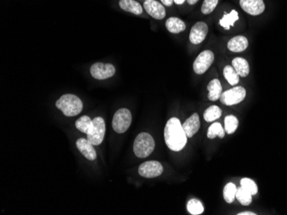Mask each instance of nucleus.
<instances>
[{"mask_svg": "<svg viewBox=\"0 0 287 215\" xmlns=\"http://www.w3.org/2000/svg\"><path fill=\"white\" fill-rule=\"evenodd\" d=\"M186 0H174V2H175L176 4H182V3H184Z\"/></svg>", "mask_w": 287, "mask_h": 215, "instance_id": "nucleus-34", "label": "nucleus"}, {"mask_svg": "<svg viewBox=\"0 0 287 215\" xmlns=\"http://www.w3.org/2000/svg\"><path fill=\"white\" fill-rule=\"evenodd\" d=\"M144 8L153 18L161 20L166 16L165 8L162 3L156 0H146L144 3Z\"/></svg>", "mask_w": 287, "mask_h": 215, "instance_id": "nucleus-12", "label": "nucleus"}, {"mask_svg": "<svg viewBox=\"0 0 287 215\" xmlns=\"http://www.w3.org/2000/svg\"><path fill=\"white\" fill-rule=\"evenodd\" d=\"M187 3L191 4V5H193V4H195L199 0H187Z\"/></svg>", "mask_w": 287, "mask_h": 215, "instance_id": "nucleus-33", "label": "nucleus"}, {"mask_svg": "<svg viewBox=\"0 0 287 215\" xmlns=\"http://www.w3.org/2000/svg\"><path fill=\"white\" fill-rule=\"evenodd\" d=\"M208 33V27L207 24L204 22H198L191 28L190 35H189V41L191 43L198 45L205 41L206 35Z\"/></svg>", "mask_w": 287, "mask_h": 215, "instance_id": "nucleus-11", "label": "nucleus"}, {"mask_svg": "<svg viewBox=\"0 0 287 215\" xmlns=\"http://www.w3.org/2000/svg\"><path fill=\"white\" fill-rule=\"evenodd\" d=\"M161 1L166 6H171L173 3H174V0H161Z\"/></svg>", "mask_w": 287, "mask_h": 215, "instance_id": "nucleus-31", "label": "nucleus"}, {"mask_svg": "<svg viewBox=\"0 0 287 215\" xmlns=\"http://www.w3.org/2000/svg\"><path fill=\"white\" fill-rule=\"evenodd\" d=\"M76 128L85 134H89L93 126V121L88 116H83L75 122Z\"/></svg>", "mask_w": 287, "mask_h": 215, "instance_id": "nucleus-21", "label": "nucleus"}, {"mask_svg": "<svg viewBox=\"0 0 287 215\" xmlns=\"http://www.w3.org/2000/svg\"><path fill=\"white\" fill-rule=\"evenodd\" d=\"M163 172V166L161 163L156 160H150L144 162L139 167V174L145 178H153L159 177Z\"/></svg>", "mask_w": 287, "mask_h": 215, "instance_id": "nucleus-8", "label": "nucleus"}, {"mask_svg": "<svg viewBox=\"0 0 287 215\" xmlns=\"http://www.w3.org/2000/svg\"><path fill=\"white\" fill-rule=\"evenodd\" d=\"M227 47L229 50L233 53H242L249 47V41L245 36L238 35L230 40Z\"/></svg>", "mask_w": 287, "mask_h": 215, "instance_id": "nucleus-15", "label": "nucleus"}, {"mask_svg": "<svg viewBox=\"0 0 287 215\" xmlns=\"http://www.w3.org/2000/svg\"><path fill=\"white\" fill-rule=\"evenodd\" d=\"M219 3V0H204L201 6V12L204 15H208L212 13Z\"/></svg>", "mask_w": 287, "mask_h": 215, "instance_id": "nucleus-30", "label": "nucleus"}, {"mask_svg": "<svg viewBox=\"0 0 287 215\" xmlns=\"http://www.w3.org/2000/svg\"><path fill=\"white\" fill-rule=\"evenodd\" d=\"M238 119L233 115H229L225 119V131L227 134L231 135L235 133L238 127Z\"/></svg>", "mask_w": 287, "mask_h": 215, "instance_id": "nucleus-27", "label": "nucleus"}, {"mask_svg": "<svg viewBox=\"0 0 287 215\" xmlns=\"http://www.w3.org/2000/svg\"><path fill=\"white\" fill-rule=\"evenodd\" d=\"M166 28L172 34H179L186 29L185 22L178 17H169L165 23Z\"/></svg>", "mask_w": 287, "mask_h": 215, "instance_id": "nucleus-18", "label": "nucleus"}, {"mask_svg": "<svg viewBox=\"0 0 287 215\" xmlns=\"http://www.w3.org/2000/svg\"><path fill=\"white\" fill-rule=\"evenodd\" d=\"M238 18L239 16L237 10L232 9L230 13H225V15L219 20V24L226 30H229L231 26H234L235 22H237Z\"/></svg>", "mask_w": 287, "mask_h": 215, "instance_id": "nucleus-20", "label": "nucleus"}, {"mask_svg": "<svg viewBox=\"0 0 287 215\" xmlns=\"http://www.w3.org/2000/svg\"><path fill=\"white\" fill-rule=\"evenodd\" d=\"M240 184L241 187L244 188L245 190H248L249 192L252 194V196H256L258 192V187L255 183V181L250 178H244L241 179Z\"/></svg>", "mask_w": 287, "mask_h": 215, "instance_id": "nucleus-29", "label": "nucleus"}, {"mask_svg": "<svg viewBox=\"0 0 287 215\" xmlns=\"http://www.w3.org/2000/svg\"><path fill=\"white\" fill-rule=\"evenodd\" d=\"M187 209L191 215H199L204 212V207L199 200L191 199L187 204Z\"/></svg>", "mask_w": 287, "mask_h": 215, "instance_id": "nucleus-28", "label": "nucleus"}, {"mask_svg": "<svg viewBox=\"0 0 287 215\" xmlns=\"http://www.w3.org/2000/svg\"><path fill=\"white\" fill-rule=\"evenodd\" d=\"M164 140L169 149L175 152L181 151L186 146L187 135L177 118H171L167 122L164 129Z\"/></svg>", "mask_w": 287, "mask_h": 215, "instance_id": "nucleus-1", "label": "nucleus"}, {"mask_svg": "<svg viewBox=\"0 0 287 215\" xmlns=\"http://www.w3.org/2000/svg\"><path fill=\"white\" fill-rule=\"evenodd\" d=\"M56 107L66 117H74L82 112L81 100L74 94H64L56 101Z\"/></svg>", "mask_w": 287, "mask_h": 215, "instance_id": "nucleus-2", "label": "nucleus"}, {"mask_svg": "<svg viewBox=\"0 0 287 215\" xmlns=\"http://www.w3.org/2000/svg\"><path fill=\"white\" fill-rule=\"evenodd\" d=\"M246 97V89L243 87H235L222 93L220 101L225 106H233L239 104Z\"/></svg>", "mask_w": 287, "mask_h": 215, "instance_id": "nucleus-6", "label": "nucleus"}, {"mask_svg": "<svg viewBox=\"0 0 287 215\" xmlns=\"http://www.w3.org/2000/svg\"><path fill=\"white\" fill-rule=\"evenodd\" d=\"M91 74L95 79L105 80L116 74V68L111 64L96 63L91 66Z\"/></svg>", "mask_w": 287, "mask_h": 215, "instance_id": "nucleus-9", "label": "nucleus"}, {"mask_svg": "<svg viewBox=\"0 0 287 215\" xmlns=\"http://www.w3.org/2000/svg\"><path fill=\"white\" fill-rule=\"evenodd\" d=\"M119 4L123 10L135 15H141L143 12V8L141 3L135 0H120Z\"/></svg>", "mask_w": 287, "mask_h": 215, "instance_id": "nucleus-16", "label": "nucleus"}, {"mask_svg": "<svg viewBox=\"0 0 287 215\" xmlns=\"http://www.w3.org/2000/svg\"><path fill=\"white\" fill-rule=\"evenodd\" d=\"M93 126L90 133L87 134V139L93 144L94 146H98L103 142L105 131H106V125L104 119L101 117H97L92 119Z\"/></svg>", "mask_w": 287, "mask_h": 215, "instance_id": "nucleus-5", "label": "nucleus"}, {"mask_svg": "<svg viewBox=\"0 0 287 215\" xmlns=\"http://www.w3.org/2000/svg\"><path fill=\"white\" fill-rule=\"evenodd\" d=\"M76 146L78 151L85 156L89 160H95L97 159V152L95 150L93 144L85 138H79L76 142Z\"/></svg>", "mask_w": 287, "mask_h": 215, "instance_id": "nucleus-13", "label": "nucleus"}, {"mask_svg": "<svg viewBox=\"0 0 287 215\" xmlns=\"http://www.w3.org/2000/svg\"><path fill=\"white\" fill-rule=\"evenodd\" d=\"M225 131L219 123H214L210 126L207 131V138L209 139H214L219 137L220 138H225Z\"/></svg>", "mask_w": 287, "mask_h": 215, "instance_id": "nucleus-23", "label": "nucleus"}, {"mask_svg": "<svg viewBox=\"0 0 287 215\" xmlns=\"http://www.w3.org/2000/svg\"><path fill=\"white\" fill-rule=\"evenodd\" d=\"M237 188L234 184L229 183L224 188V199L227 203H232L234 202L237 194Z\"/></svg>", "mask_w": 287, "mask_h": 215, "instance_id": "nucleus-26", "label": "nucleus"}, {"mask_svg": "<svg viewBox=\"0 0 287 215\" xmlns=\"http://www.w3.org/2000/svg\"><path fill=\"white\" fill-rule=\"evenodd\" d=\"M214 61V54L212 51H203L194 62V71L198 75H202L209 69Z\"/></svg>", "mask_w": 287, "mask_h": 215, "instance_id": "nucleus-7", "label": "nucleus"}, {"mask_svg": "<svg viewBox=\"0 0 287 215\" xmlns=\"http://www.w3.org/2000/svg\"><path fill=\"white\" fill-rule=\"evenodd\" d=\"M155 148V141L152 137L146 132L138 135L134 143V152L138 158H146L152 153Z\"/></svg>", "mask_w": 287, "mask_h": 215, "instance_id": "nucleus-3", "label": "nucleus"}, {"mask_svg": "<svg viewBox=\"0 0 287 215\" xmlns=\"http://www.w3.org/2000/svg\"><path fill=\"white\" fill-rule=\"evenodd\" d=\"M224 76L230 84L232 86L237 85L239 82V75L231 66H226L224 69Z\"/></svg>", "mask_w": 287, "mask_h": 215, "instance_id": "nucleus-25", "label": "nucleus"}, {"mask_svg": "<svg viewBox=\"0 0 287 215\" xmlns=\"http://www.w3.org/2000/svg\"><path fill=\"white\" fill-rule=\"evenodd\" d=\"M238 215H256V214L253 212H243L237 214Z\"/></svg>", "mask_w": 287, "mask_h": 215, "instance_id": "nucleus-32", "label": "nucleus"}, {"mask_svg": "<svg viewBox=\"0 0 287 215\" xmlns=\"http://www.w3.org/2000/svg\"><path fill=\"white\" fill-rule=\"evenodd\" d=\"M252 194L245 190L244 188L240 187L237 189L236 198L237 201L244 206H249L250 203H252Z\"/></svg>", "mask_w": 287, "mask_h": 215, "instance_id": "nucleus-22", "label": "nucleus"}, {"mask_svg": "<svg viewBox=\"0 0 287 215\" xmlns=\"http://www.w3.org/2000/svg\"><path fill=\"white\" fill-rule=\"evenodd\" d=\"M232 67L237 72L239 76L246 77L250 74V65L243 58H236L232 60Z\"/></svg>", "mask_w": 287, "mask_h": 215, "instance_id": "nucleus-17", "label": "nucleus"}, {"mask_svg": "<svg viewBox=\"0 0 287 215\" xmlns=\"http://www.w3.org/2000/svg\"><path fill=\"white\" fill-rule=\"evenodd\" d=\"M132 123L131 112L127 108H122L115 113L112 126L116 133L122 134L128 131Z\"/></svg>", "mask_w": 287, "mask_h": 215, "instance_id": "nucleus-4", "label": "nucleus"}, {"mask_svg": "<svg viewBox=\"0 0 287 215\" xmlns=\"http://www.w3.org/2000/svg\"><path fill=\"white\" fill-rule=\"evenodd\" d=\"M208 89V99L212 101L220 99L222 94V85L219 79H213L210 81L207 86Z\"/></svg>", "mask_w": 287, "mask_h": 215, "instance_id": "nucleus-19", "label": "nucleus"}, {"mask_svg": "<svg viewBox=\"0 0 287 215\" xmlns=\"http://www.w3.org/2000/svg\"><path fill=\"white\" fill-rule=\"evenodd\" d=\"M222 115V110L218 106L208 107L204 112V119L206 122H212L219 119Z\"/></svg>", "mask_w": 287, "mask_h": 215, "instance_id": "nucleus-24", "label": "nucleus"}, {"mask_svg": "<svg viewBox=\"0 0 287 215\" xmlns=\"http://www.w3.org/2000/svg\"><path fill=\"white\" fill-rule=\"evenodd\" d=\"M240 5L245 12L251 16H258L265 10L263 0H240Z\"/></svg>", "mask_w": 287, "mask_h": 215, "instance_id": "nucleus-10", "label": "nucleus"}, {"mask_svg": "<svg viewBox=\"0 0 287 215\" xmlns=\"http://www.w3.org/2000/svg\"><path fill=\"white\" fill-rule=\"evenodd\" d=\"M182 127L187 135V138H193L200 130V117L198 115V113H194L190 118H188L182 125Z\"/></svg>", "mask_w": 287, "mask_h": 215, "instance_id": "nucleus-14", "label": "nucleus"}]
</instances>
